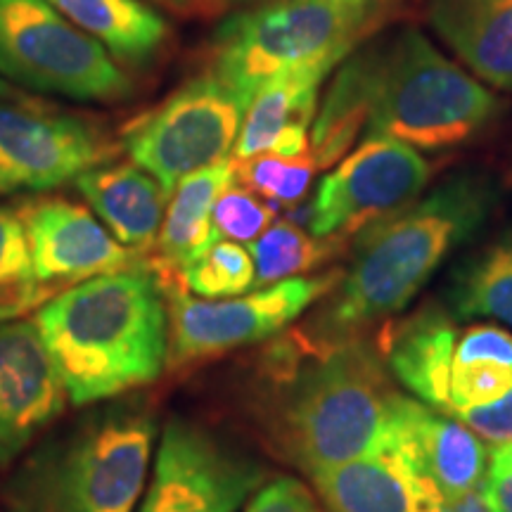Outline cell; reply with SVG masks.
I'll list each match as a JSON object with an SVG mask.
<instances>
[{"label":"cell","mask_w":512,"mask_h":512,"mask_svg":"<svg viewBox=\"0 0 512 512\" xmlns=\"http://www.w3.org/2000/svg\"><path fill=\"white\" fill-rule=\"evenodd\" d=\"M19 216L36 275L50 294L55 287H74L98 275L136 268L140 261L91 211L62 197L24 202Z\"/></svg>","instance_id":"cell-14"},{"label":"cell","mask_w":512,"mask_h":512,"mask_svg":"<svg viewBox=\"0 0 512 512\" xmlns=\"http://www.w3.org/2000/svg\"><path fill=\"white\" fill-rule=\"evenodd\" d=\"M432 166L415 147L394 138H366L318 183L306 211L313 238H342L413 204L430 183Z\"/></svg>","instance_id":"cell-11"},{"label":"cell","mask_w":512,"mask_h":512,"mask_svg":"<svg viewBox=\"0 0 512 512\" xmlns=\"http://www.w3.org/2000/svg\"><path fill=\"white\" fill-rule=\"evenodd\" d=\"M339 280V271L309 278L299 275L228 299H195L176 292L169 306L171 356L192 361L264 342L335 290Z\"/></svg>","instance_id":"cell-10"},{"label":"cell","mask_w":512,"mask_h":512,"mask_svg":"<svg viewBox=\"0 0 512 512\" xmlns=\"http://www.w3.org/2000/svg\"><path fill=\"white\" fill-rule=\"evenodd\" d=\"M226 3H238V5H249V8H252V5L266 3V0H226Z\"/></svg>","instance_id":"cell-38"},{"label":"cell","mask_w":512,"mask_h":512,"mask_svg":"<svg viewBox=\"0 0 512 512\" xmlns=\"http://www.w3.org/2000/svg\"><path fill=\"white\" fill-rule=\"evenodd\" d=\"M453 361H494L512 368V335L496 325H475L456 342Z\"/></svg>","instance_id":"cell-33"},{"label":"cell","mask_w":512,"mask_h":512,"mask_svg":"<svg viewBox=\"0 0 512 512\" xmlns=\"http://www.w3.org/2000/svg\"><path fill=\"white\" fill-rule=\"evenodd\" d=\"M266 470L195 422H166L150 486L136 512H238Z\"/></svg>","instance_id":"cell-9"},{"label":"cell","mask_w":512,"mask_h":512,"mask_svg":"<svg viewBox=\"0 0 512 512\" xmlns=\"http://www.w3.org/2000/svg\"><path fill=\"white\" fill-rule=\"evenodd\" d=\"M10 95H12V88L3 79H0V98H10Z\"/></svg>","instance_id":"cell-37"},{"label":"cell","mask_w":512,"mask_h":512,"mask_svg":"<svg viewBox=\"0 0 512 512\" xmlns=\"http://www.w3.org/2000/svg\"><path fill=\"white\" fill-rule=\"evenodd\" d=\"M368 64V138L439 152L472 140L501 112V100L420 31L368 48Z\"/></svg>","instance_id":"cell-5"},{"label":"cell","mask_w":512,"mask_h":512,"mask_svg":"<svg viewBox=\"0 0 512 512\" xmlns=\"http://www.w3.org/2000/svg\"><path fill=\"white\" fill-rule=\"evenodd\" d=\"M318 164L311 152L299 157L256 155L235 162V181L259 195L271 207H292L302 202L309 192Z\"/></svg>","instance_id":"cell-27"},{"label":"cell","mask_w":512,"mask_h":512,"mask_svg":"<svg viewBox=\"0 0 512 512\" xmlns=\"http://www.w3.org/2000/svg\"><path fill=\"white\" fill-rule=\"evenodd\" d=\"M328 74L325 67H304L266 81L247 107L233 147L235 162L256 155H306L318 88Z\"/></svg>","instance_id":"cell-16"},{"label":"cell","mask_w":512,"mask_h":512,"mask_svg":"<svg viewBox=\"0 0 512 512\" xmlns=\"http://www.w3.org/2000/svg\"><path fill=\"white\" fill-rule=\"evenodd\" d=\"M491 470H503L512 472V441L505 446H498L491 456Z\"/></svg>","instance_id":"cell-36"},{"label":"cell","mask_w":512,"mask_h":512,"mask_svg":"<svg viewBox=\"0 0 512 512\" xmlns=\"http://www.w3.org/2000/svg\"><path fill=\"white\" fill-rule=\"evenodd\" d=\"M339 238H313L290 221H278L249 245L254 259V287H268L323 264L335 252Z\"/></svg>","instance_id":"cell-25"},{"label":"cell","mask_w":512,"mask_h":512,"mask_svg":"<svg viewBox=\"0 0 512 512\" xmlns=\"http://www.w3.org/2000/svg\"><path fill=\"white\" fill-rule=\"evenodd\" d=\"M494 202V183L484 174L463 171L366 226L351 268L342 273L335 299L323 311V335L354 337L401 313L456 247L484 226Z\"/></svg>","instance_id":"cell-2"},{"label":"cell","mask_w":512,"mask_h":512,"mask_svg":"<svg viewBox=\"0 0 512 512\" xmlns=\"http://www.w3.org/2000/svg\"><path fill=\"white\" fill-rule=\"evenodd\" d=\"M328 512H444L446 503L394 458L366 456L311 475Z\"/></svg>","instance_id":"cell-18"},{"label":"cell","mask_w":512,"mask_h":512,"mask_svg":"<svg viewBox=\"0 0 512 512\" xmlns=\"http://www.w3.org/2000/svg\"><path fill=\"white\" fill-rule=\"evenodd\" d=\"M74 183L121 245L133 252L155 245L169 192L145 169L138 164H100L83 171Z\"/></svg>","instance_id":"cell-19"},{"label":"cell","mask_w":512,"mask_h":512,"mask_svg":"<svg viewBox=\"0 0 512 512\" xmlns=\"http://www.w3.org/2000/svg\"><path fill=\"white\" fill-rule=\"evenodd\" d=\"M233 183L235 162L223 159L176 185L157 238L159 256L166 268L181 273L221 240L211 216H214L216 200Z\"/></svg>","instance_id":"cell-21"},{"label":"cell","mask_w":512,"mask_h":512,"mask_svg":"<svg viewBox=\"0 0 512 512\" xmlns=\"http://www.w3.org/2000/svg\"><path fill=\"white\" fill-rule=\"evenodd\" d=\"M249 102L219 74L195 76L124 128L128 157L171 195L183 178L228 159Z\"/></svg>","instance_id":"cell-8"},{"label":"cell","mask_w":512,"mask_h":512,"mask_svg":"<svg viewBox=\"0 0 512 512\" xmlns=\"http://www.w3.org/2000/svg\"><path fill=\"white\" fill-rule=\"evenodd\" d=\"M486 512H512V472L491 470L482 482Z\"/></svg>","instance_id":"cell-34"},{"label":"cell","mask_w":512,"mask_h":512,"mask_svg":"<svg viewBox=\"0 0 512 512\" xmlns=\"http://www.w3.org/2000/svg\"><path fill=\"white\" fill-rule=\"evenodd\" d=\"M34 323L74 406L152 384L171 356L169 306L159 280L140 266L67 287Z\"/></svg>","instance_id":"cell-1"},{"label":"cell","mask_w":512,"mask_h":512,"mask_svg":"<svg viewBox=\"0 0 512 512\" xmlns=\"http://www.w3.org/2000/svg\"><path fill=\"white\" fill-rule=\"evenodd\" d=\"M69 396L34 320L0 323V467L10 465Z\"/></svg>","instance_id":"cell-15"},{"label":"cell","mask_w":512,"mask_h":512,"mask_svg":"<svg viewBox=\"0 0 512 512\" xmlns=\"http://www.w3.org/2000/svg\"><path fill=\"white\" fill-rule=\"evenodd\" d=\"M456 420L463 422L486 444L505 446L512 441V389L498 401L472 406L456 413Z\"/></svg>","instance_id":"cell-32"},{"label":"cell","mask_w":512,"mask_h":512,"mask_svg":"<svg viewBox=\"0 0 512 512\" xmlns=\"http://www.w3.org/2000/svg\"><path fill=\"white\" fill-rule=\"evenodd\" d=\"M254 259L238 242L219 240L181 271L183 285L204 299H228L254 287Z\"/></svg>","instance_id":"cell-28"},{"label":"cell","mask_w":512,"mask_h":512,"mask_svg":"<svg viewBox=\"0 0 512 512\" xmlns=\"http://www.w3.org/2000/svg\"><path fill=\"white\" fill-rule=\"evenodd\" d=\"M275 211L252 190L230 185L214 204V228L219 238L230 242H254L271 226Z\"/></svg>","instance_id":"cell-29"},{"label":"cell","mask_w":512,"mask_h":512,"mask_svg":"<svg viewBox=\"0 0 512 512\" xmlns=\"http://www.w3.org/2000/svg\"><path fill=\"white\" fill-rule=\"evenodd\" d=\"M368 67V50L354 53L325 93L311 133V155L318 169L337 164L368 124Z\"/></svg>","instance_id":"cell-24"},{"label":"cell","mask_w":512,"mask_h":512,"mask_svg":"<svg viewBox=\"0 0 512 512\" xmlns=\"http://www.w3.org/2000/svg\"><path fill=\"white\" fill-rule=\"evenodd\" d=\"M446 297L460 318H494L512 325V228L453 268Z\"/></svg>","instance_id":"cell-23"},{"label":"cell","mask_w":512,"mask_h":512,"mask_svg":"<svg viewBox=\"0 0 512 512\" xmlns=\"http://www.w3.org/2000/svg\"><path fill=\"white\" fill-rule=\"evenodd\" d=\"M430 22L472 72L512 91V0H430Z\"/></svg>","instance_id":"cell-20"},{"label":"cell","mask_w":512,"mask_h":512,"mask_svg":"<svg viewBox=\"0 0 512 512\" xmlns=\"http://www.w3.org/2000/svg\"><path fill=\"white\" fill-rule=\"evenodd\" d=\"M245 512H323V508L299 479L278 477L254 491Z\"/></svg>","instance_id":"cell-31"},{"label":"cell","mask_w":512,"mask_h":512,"mask_svg":"<svg viewBox=\"0 0 512 512\" xmlns=\"http://www.w3.org/2000/svg\"><path fill=\"white\" fill-rule=\"evenodd\" d=\"M0 74L31 91L79 102L133 95L117 60L48 0H0Z\"/></svg>","instance_id":"cell-7"},{"label":"cell","mask_w":512,"mask_h":512,"mask_svg":"<svg viewBox=\"0 0 512 512\" xmlns=\"http://www.w3.org/2000/svg\"><path fill=\"white\" fill-rule=\"evenodd\" d=\"M48 297L36 275L22 216L0 207V323L22 318Z\"/></svg>","instance_id":"cell-26"},{"label":"cell","mask_w":512,"mask_h":512,"mask_svg":"<svg viewBox=\"0 0 512 512\" xmlns=\"http://www.w3.org/2000/svg\"><path fill=\"white\" fill-rule=\"evenodd\" d=\"M382 0H266L216 31L211 72L249 100L275 76L335 69L380 27Z\"/></svg>","instance_id":"cell-6"},{"label":"cell","mask_w":512,"mask_h":512,"mask_svg":"<svg viewBox=\"0 0 512 512\" xmlns=\"http://www.w3.org/2000/svg\"><path fill=\"white\" fill-rule=\"evenodd\" d=\"M152 3H159L169 10L192 15V12H211V10L221 8L226 0H152Z\"/></svg>","instance_id":"cell-35"},{"label":"cell","mask_w":512,"mask_h":512,"mask_svg":"<svg viewBox=\"0 0 512 512\" xmlns=\"http://www.w3.org/2000/svg\"><path fill=\"white\" fill-rule=\"evenodd\" d=\"M76 29L88 34L114 60L147 64L164 48L169 27L140 0H48Z\"/></svg>","instance_id":"cell-22"},{"label":"cell","mask_w":512,"mask_h":512,"mask_svg":"<svg viewBox=\"0 0 512 512\" xmlns=\"http://www.w3.org/2000/svg\"><path fill=\"white\" fill-rule=\"evenodd\" d=\"M512 389V368L494 361H453L451 411L498 401Z\"/></svg>","instance_id":"cell-30"},{"label":"cell","mask_w":512,"mask_h":512,"mask_svg":"<svg viewBox=\"0 0 512 512\" xmlns=\"http://www.w3.org/2000/svg\"><path fill=\"white\" fill-rule=\"evenodd\" d=\"M456 323L439 306H427L384 332L387 366L420 403L451 415V368L456 354Z\"/></svg>","instance_id":"cell-17"},{"label":"cell","mask_w":512,"mask_h":512,"mask_svg":"<svg viewBox=\"0 0 512 512\" xmlns=\"http://www.w3.org/2000/svg\"><path fill=\"white\" fill-rule=\"evenodd\" d=\"M112 155L110 138L88 119L0 98V192L55 188Z\"/></svg>","instance_id":"cell-12"},{"label":"cell","mask_w":512,"mask_h":512,"mask_svg":"<svg viewBox=\"0 0 512 512\" xmlns=\"http://www.w3.org/2000/svg\"><path fill=\"white\" fill-rule=\"evenodd\" d=\"M396 392L368 342L328 339L304 356L273 401L280 451L306 475L384 451Z\"/></svg>","instance_id":"cell-3"},{"label":"cell","mask_w":512,"mask_h":512,"mask_svg":"<svg viewBox=\"0 0 512 512\" xmlns=\"http://www.w3.org/2000/svg\"><path fill=\"white\" fill-rule=\"evenodd\" d=\"M382 456L394 458L444 503L470 496L489 467L484 441L463 422L401 394L394 399Z\"/></svg>","instance_id":"cell-13"},{"label":"cell","mask_w":512,"mask_h":512,"mask_svg":"<svg viewBox=\"0 0 512 512\" xmlns=\"http://www.w3.org/2000/svg\"><path fill=\"white\" fill-rule=\"evenodd\" d=\"M155 439L157 418L143 401L88 415L29 460L12 512H136Z\"/></svg>","instance_id":"cell-4"}]
</instances>
